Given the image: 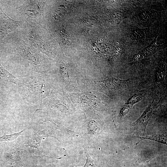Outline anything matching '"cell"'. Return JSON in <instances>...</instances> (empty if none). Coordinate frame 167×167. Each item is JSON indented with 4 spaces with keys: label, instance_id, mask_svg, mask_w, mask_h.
Instances as JSON below:
<instances>
[{
    "label": "cell",
    "instance_id": "cell-5",
    "mask_svg": "<svg viewBox=\"0 0 167 167\" xmlns=\"http://www.w3.org/2000/svg\"><path fill=\"white\" fill-rule=\"evenodd\" d=\"M157 104L153 101L146 108L141 116L131 125V129L133 130H140L145 132L147 125L154 110L157 107Z\"/></svg>",
    "mask_w": 167,
    "mask_h": 167
},
{
    "label": "cell",
    "instance_id": "cell-2",
    "mask_svg": "<svg viewBox=\"0 0 167 167\" xmlns=\"http://www.w3.org/2000/svg\"><path fill=\"white\" fill-rule=\"evenodd\" d=\"M24 42V44L19 45L16 50L33 70L38 72H41L43 65L39 52Z\"/></svg>",
    "mask_w": 167,
    "mask_h": 167
},
{
    "label": "cell",
    "instance_id": "cell-4",
    "mask_svg": "<svg viewBox=\"0 0 167 167\" xmlns=\"http://www.w3.org/2000/svg\"><path fill=\"white\" fill-rule=\"evenodd\" d=\"M22 22L10 18L0 7V42L8 33L17 31Z\"/></svg>",
    "mask_w": 167,
    "mask_h": 167
},
{
    "label": "cell",
    "instance_id": "cell-3",
    "mask_svg": "<svg viewBox=\"0 0 167 167\" xmlns=\"http://www.w3.org/2000/svg\"><path fill=\"white\" fill-rule=\"evenodd\" d=\"M42 4L41 1H28L21 9L26 16L40 25L42 14Z\"/></svg>",
    "mask_w": 167,
    "mask_h": 167
},
{
    "label": "cell",
    "instance_id": "cell-10",
    "mask_svg": "<svg viewBox=\"0 0 167 167\" xmlns=\"http://www.w3.org/2000/svg\"><path fill=\"white\" fill-rule=\"evenodd\" d=\"M24 131L23 130L19 132L10 135H6L4 134L2 136L0 137V142L4 141L8 142L12 141L20 135Z\"/></svg>",
    "mask_w": 167,
    "mask_h": 167
},
{
    "label": "cell",
    "instance_id": "cell-7",
    "mask_svg": "<svg viewBox=\"0 0 167 167\" xmlns=\"http://www.w3.org/2000/svg\"><path fill=\"white\" fill-rule=\"evenodd\" d=\"M137 137L139 139V141L137 144L144 139H149L151 140L155 141L157 142L167 145V136L164 134H156L151 136L146 135L145 136L141 137L138 135Z\"/></svg>",
    "mask_w": 167,
    "mask_h": 167
},
{
    "label": "cell",
    "instance_id": "cell-1",
    "mask_svg": "<svg viewBox=\"0 0 167 167\" xmlns=\"http://www.w3.org/2000/svg\"><path fill=\"white\" fill-rule=\"evenodd\" d=\"M18 84L21 95L27 101L37 102L45 96L46 87L43 80L39 76L24 78Z\"/></svg>",
    "mask_w": 167,
    "mask_h": 167
},
{
    "label": "cell",
    "instance_id": "cell-6",
    "mask_svg": "<svg viewBox=\"0 0 167 167\" xmlns=\"http://www.w3.org/2000/svg\"><path fill=\"white\" fill-rule=\"evenodd\" d=\"M106 87L114 90L120 89L128 86L131 82V80H122L117 79H108L100 81Z\"/></svg>",
    "mask_w": 167,
    "mask_h": 167
},
{
    "label": "cell",
    "instance_id": "cell-8",
    "mask_svg": "<svg viewBox=\"0 0 167 167\" xmlns=\"http://www.w3.org/2000/svg\"><path fill=\"white\" fill-rule=\"evenodd\" d=\"M0 77L3 80L17 84L18 79L6 70L0 63Z\"/></svg>",
    "mask_w": 167,
    "mask_h": 167
},
{
    "label": "cell",
    "instance_id": "cell-9",
    "mask_svg": "<svg viewBox=\"0 0 167 167\" xmlns=\"http://www.w3.org/2000/svg\"><path fill=\"white\" fill-rule=\"evenodd\" d=\"M143 93H139L136 94L129 99L125 104L123 108L128 112L131 110L133 105L140 101Z\"/></svg>",
    "mask_w": 167,
    "mask_h": 167
},
{
    "label": "cell",
    "instance_id": "cell-11",
    "mask_svg": "<svg viewBox=\"0 0 167 167\" xmlns=\"http://www.w3.org/2000/svg\"><path fill=\"white\" fill-rule=\"evenodd\" d=\"M87 160L84 167H96L88 152L86 153Z\"/></svg>",
    "mask_w": 167,
    "mask_h": 167
}]
</instances>
